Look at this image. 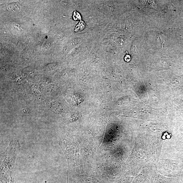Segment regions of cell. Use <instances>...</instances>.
<instances>
[{
	"label": "cell",
	"mask_w": 183,
	"mask_h": 183,
	"mask_svg": "<svg viewBox=\"0 0 183 183\" xmlns=\"http://www.w3.org/2000/svg\"><path fill=\"white\" fill-rule=\"evenodd\" d=\"M48 106L50 109L55 113H59L61 111L62 106L57 101H53L50 102Z\"/></svg>",
	"instance_id": "obj_1"
},
{
	"label": "cell",
	"mask_w": 183,
	"mask_h": 183,
	"mask_svg": "<svg viewBox=\"0 0 183 183\" xmlns=\"http://www.w3.org/2000/svg\"><path fill=\"white\" fill-rule=\"evenodd\" d=\"M85 23L83 21L81 20L79 24L76 27L75 31V32L81 31L85 28Z\"/></svg>",
	"instance_id": "obj_2"
},
{
	"label": "cell",
	"mask_w": 183,
	"mask_h": 183,
	"mask_svg": "<svg viewBox=\"0 0 183 183\" xmlns=\"http://www.w3.org/2000/svg\"><path fill=\"white\" fill-rule=\"evenodd\" d=\"M73 17L74 20L75 21L81 20V14H80L79 12H77L76 11H74Z\"/></svg>",
	"instance_id": "obj_3"
},
{
	"label": "cell",
	"mask_w": 183,
	"mask_h": 183,
	"mask_svg": "<svg viewBox=\"0 0 183 183\" xmlns=\"http://www.w3.org/2000/svg\"><path fill=\"white\" fill-rule=\"evenodd\" d=\"M67 183H75V182L73 179L70 178L69 175H68Z\"/></svg>",
	"instance_id": "obj_4"
},
{
	"label": "cell",
	"mask_w": 183,
	"mask_h": 183,
	"mask_svg": "<svg viewBox=\"0 0 183 183\" xmlns=\"http://www.w3.org/2000/svg\"><path fill=\"white\" fill-rule=\"evenodd\" d=\"M124 59H125V61H130V60H131V57H130V56L129 55H126L125 58H124Z\"/></svg>",
	"instance_id": "obj_5"
},
{
	"label": "cell",
	"mask_w": 183,
	"mask_h": 183,
	"mask_svg": "<svg viewBox=\"0 0 183 183\" xmlns=\"http://www.w3.org/2000/svg\"><path fill=\"white\" fill-rule=\"evenodd\" d=\"M14 182H12L11 183H14Z\"/></svg>",
	"instance_id": "obj_6"
}]
</instances>
